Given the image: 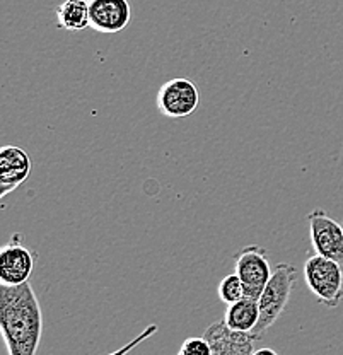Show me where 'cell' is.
I'll return each mask as SVG.
<instances>
[{"label":"cell","instance_id":"2","mask_svg":"<svg viewBox=\"0 0 343 355\" xmlns=\"http://www.w3.org/2000/svg\"><path fill=\"white\" fill-rule=\"evenodd\" d=\"M297 279L296 266L290 263H279L274 268L270 282L261 292L258 304H260V323L254 328L253 335L261 338L263 333L275 324V321L282 316L283 309L287 308L290 294H292L294 284Z\"/></svg>","mask_w":343,"mask_h":355},{"label":"cell","instance_id":"8","mask_svg":"<svg viewBox=\"0 0 343 355\" xmlns=\"http://www.w3.org/2000/svg\"><path fill=\"white\" fill-rule=\"evenodd\" d=\"M204 336L212 349V355H253L256 350L254 345L258 340H261L253 333L231 330L224 320L210 324Z\"/></svg>","mask_w":343,"mask_h":355},{"label":"cell","instance_id":"5","mask_svg":"<svg viewBox=\"0 0 343 355\" xmlns=\"http://www.w3.org/2000/svg\"><path fill=\"white\" fill-rule=\"evenodd\" d=\"M36 265V253L23 243V236L14 232L0 250V286L28 284Z\"/></svg>","mask_w":343,"mask_h":355},{"label":"cell","instance_id":"15","mask_svg":"<svg viewBox=\"0 0 343 355\" xmlns=\"http://www.w3.org/2000/svg\"><path fill=\"white\" fill-rule=\"evenodd\" d=\"M157 330H159V327H157L156 323L149 324V327H147L146 330H143L142 333H140V335L135 336V338H132L130 342L127 343V345L120 347V349H116V350H114V352H109V354H106V355H128V354L132 352V350L137 349V347L140 345V343L147 342V340H149L150 336L156 335Z\"/></svg>","mask_w":343,"mask_h":355},{"label":"cell","instance_id":"11","mask_svg":"<svg viewBox=\"0 0 343 355\" xmlns=\"http://www.w3.org/2000/svg\"><path fill=\"white\" fill-rule=\"evenodd\" d=\"M224 321L231 330L241 333H253L260 323V304L254 297H243L241 301L227 306Z\"/></svg>","mask_w":343,"mask_h":355},{"label":"cell","instance_id":"6","mask_svg":"<svg viewBox=\"0 0 343 355\" xmlns=\"http://www.w3.org/2000/svg\"><path fill=\"white\" fill-rule=\"evenodd\" d=\"M156 105L162 116L173 120L188 118L200 105V92L193 80L176 77L162 84L157 92Z\"/></svg>","mask_w":343,"mask_h":355},{"label":"cell","instance_id":"17","mask_svg":"<svg viewBox=\"0 0 343 355\" xmlns=\"http://www.w3.org/2000/svg\"><path fill=\"white\" fill-rule=\"evenodd\" d=\"M342 225H343V224H342Z\"/></svg>","mask_w":343,"mask_h":355},{"label":"cell","instance_id":"10","mask_svg":"<svg viewBox=\"0 0 343 355\" xmlns=\"http://www.w3.org/2000/svg\"><path fill=\"white\" fill-rule=\"evenodd\" d=\"M31 157L17 146H3L0 150V198H6L31 175Z\"/></svg>","mask_w":343,"mask_h":355},{"label":"cell","instance_id":"4","mask_svg":"<svg viewBox=\"0 0 343 355\" xmlns=\"http://www.w3.org/2000/svg\"><path fill=\"white\" fill-rule=\"evenodd\" d=\"M234 273L241 279L248 297L260 299L261 292L270 282L274 270L263 246L249 244L234 254Z\"/></svg>","mask_w":343,"mask_h":355},{"label":"cell","instance_id":"12","mask_svg":"<svg viewBox=\"0 0 343 355\" xmlns=\"http://www.w3.org/2000/svg\"><path fill=\"white\" fill-rule=\"evenodd\" d=\"M55 17L58 28L65 31H84L86 28H91L87 0H64L55 9Z\"/></svg>","mask_w":343,"mask_h":355},{"label":"cell","instance_id":"13","mask_svg":"<svg viewBox=\"0 0 343 355\" xmlns=\"http://www.w3.org/2000/svg\"><path fill=\"white\" fill-rule=\"evenodd\" d=\"M217 295H219L220 301L227 306L241 301L243 297H246L245 286H243L241 279H239L236 273H229V275H226L220 280L219 286H217Z\"/></svg>","mask_w":343,"mask_h":355},{"label":"cell","instance_id":"3","mask_svg":"<svg viewBox=\"0 0 343 355\" xmlns=\"http://www.w3.org/2000/svg\"><path fill=\"white\" fill-rule=\"evenodd\" d=\"M304 280L319 304L338 308L343 301V272L338 261L318 254L308 258L304 263Z\"/></svg>","mask_w":343,"mask_h":355},{"label":"cell","instance_id":"7","mask_svg":"<svg viewBox=\"0 0 343 355\" xmlns=\"http://www.w3.org/2000/svg\"><path fill=\"white\" fill-rule=\"evenodd\" d=\"M309 236L318 257L343 263V225L331 219L324 210L315 209L308 214Z\"/></svg>","mask_w":343,"mask_h":355},{"label":"cell","instance_id":"14","mask_svg":"<svg viewBox=\"0 0 343 355\" xmlns=\"http://www.w3.org/2000/svg\"><path fill=\"white\" fill-rule=\"evenodd\" d=\"M176 355H212V349L205 336H190L182 343Z\"/></svg>","mask_w":343,"mask_h":355},{"label":"cell","instance_id":"1","mask_svg":"<svg viewBox=\"0 0 343 355\" xmlns=\"http://www.w3.org/2000/svg\"><path fill=\"white\" fill-rule=\"evenodd\" d=\"M0 331L9 355H36L43 335V313L31 282L0 286Z\"/></svg>","mask_w":343,"mask_h":355},{"label":"cell","instance_id":"16","mask_svg":"<svg viewBox=\"0 0 343 355\" xmlns=\"http://www.w3.org/2000/svg\"><path fill=\"white\" fill-rule=\"evenodd\" d=\"M253 355H279V352H275V350L270 349V347H261V349L254 350Z\"/></svg>","mask_w":343,"mask_h":355},{"label":"cell","instance_id":"9","mask_svg":"<svg viewBox=\"0 0 343 355\" xmlns=\"http://www.w3.org/2000/svg\"><path fill=\"white\" fill-rule=\"evenodd\" d=\"M87 3L94 31L114 35L130 24L132 7L128 0H87Z\"/></svg>","mask_w":343,"mask_h":355}]
</instances>
